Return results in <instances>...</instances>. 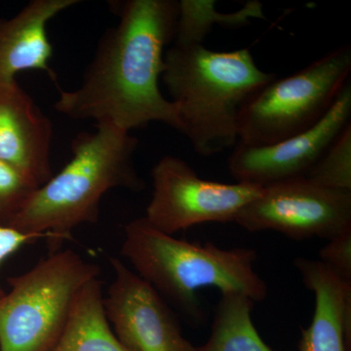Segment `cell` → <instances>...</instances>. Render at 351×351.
<instances>
[{"label": "cell", "instance_id": "cell-1", "mask_svg": "<svg viewBox=\"0 0 351 351\" xmlns=\"http://www.w3.org/2000/svg\"><path fill=\"white\" fill-rule=\"evenodd\" d=\"M110 7L119 23L101 36L82 85L73 91L58 87L55 110L127 132L154 121L180 131L177 108L158 86L164 50L175 38L179 1L117 0Z\"/></svg>", "mask_w": 351, "mask_h": 351}, {"label": "cell", "instance_id": "cell-2", "mask_svg": "<svg viewBox=\"0 0 351 351\" xmlns=\"http://www.w3.org/2000/svg\"><path fill=\"white\" fill-rule=\"evenodd\" d=\"M138 138L129 132L97 124L71 142L73 157L56 176L39 186L7 226L46 237L50 254L59 251L73 230L98 221L101 197L112 189L141 191L145 182L134 164Z\"/></svg>", "mask_w": 351, "mask_h": 351}, {"label": "cell", "instance_id": "cell-3", "mask_svg": "<svg viewBox=\"0 0 351 351\" xmlns=\"http://www.w3.org/2000/svg\"><path fill=\"white\" fill-rule=\"evenodd\" d=\"M164 64L161 77L177 108L180 132L202 156L239 143L241 108L276 78L258 68L248 49L219 52L174 43L164 53Z\"/></svg>", "mask_w": 351, "mask_h": 351}, {"label": "cell", "instance_id": "cell-4", "mask_svg": "<svg viewBox=\"0 0 351 351\" xmlns=\"http://www.w3.org/2000/svg\"><path fill=\"white\" fill-rule=\"evenodd\" d=\"M121 254L138 276L195 318H200L197 292L203 288L242 293L254 302L269 294L256 272L255 249H223L211 242L175 239L152 228L144 217L125 226Z\"/></svg>", "mask_w": 351, "mask_h": 351}, {"label": "cell", "instance_id": "cell-5", "mask_svg": "<svg viewBox=\"0 0 351 351\" xmlns=\"http://www.w3.org/2000/svg\"><path fill=\"white\" fill-rule=\"evenodd\" d=\"M100 267L73 250L49 254L29 271L10 277L0 298V351H51L85 284Z\"/></svg>", "mask_w": 351, "mask_h": 351}, {"label": "cell", "instance_id": "cell-6", "mask_svg": "<svg viewBox=\"0 0 351 351\" xmlns=\"http://www.w3.org/2000/svg\"><path fill=\"white\" fill-rule=\"evenodd\" d=\"M350 73L351 47L346 44L293 75L276 77L241 108L239 142L276 144L315 125L350 82Z\"/></svg>", "mask_w": 351, "mask_h": 351}, {"label": "cell", "instance_id": "cell-7", "mask_svg": "<svg viewBox=\"0 0 351 351\" xmlns=\"http://www.w3.org/2000/svg\"><path fill=\"white\" fill-rule=\"evenodd\" d=\"M152 196L144 219L166 234L207 223L235 221L240 211L260 195L262 188L243 182L201 179L179 157H162L152 168Z\"/></svg>", "mask_w": 351, "mask_h": 351}, {"label": "cell", "instance_id": "cell-8", "mask_svg": "<svg viewBox=\"0 0 351 351\" xmlns=\"http://www.w3.org/2000/svg\"><path fill=\"white\" fill-rule=\"evenodd\" d=\"M234 223L249 232L331 240L351 228V191L323 188L306 177L276 182L262 188Z\"/></svg>", "mask_w": 351, "mask_h": 351}, {"label": "cell", "instance_id": "cell-9", "mask_svg": "<svg viewBox=\"0 0 351 351\" xmlns=\"http://www.w3.org/2000/svg\"><path fill=\"white\" fill-rule=\"evenodd\" d=\"M351 85L343 88L329 112L307 130L269 145L237 143L228 169L237 182L265 186L306 177L339 133L350 123Z\"/></svg>", "mask_w": 351, "mask_h": 351}, {"label": "cell", "instance_id": "cell-10", "mask_svg": "<svg viewBox=\"0 0 351 351\" xmlns=\"http://www.w3.org/2000/svg\"><path fill=\"white\" fill-rule=\"evenodd\" d=\"M110 262L114 279L104 304L122 345L129 351H195L162 295L119 258Z\"/></svg>", "mask_w": 351, "mask_h": 351}, {"label": "cell", "instance_id": "cell-11", "mask_svg": "<svg viewBox=\"0 0 351 351\" xmlns=\"http://www.w3.org/2000/svg\"><path fill=\"white\" fill-rule=\"evenodd\" d=\"M53 127L18 82L0 85V160L38 188L53 177Z\"/></svg>", "mask_w": 351, "mask_h": 351}, {"label": "cell", "instance_id": "cell-12", "mask_svg": "<svg viewBox=\"0 0 351 351\" xmlns=\"http://www.w3.org/2000/svg\"><path fill=\"white\" fill-rule=\"evenodd\" d=\"M294 265L315 298L313 320L302 329L300 351H350L351 283L321 261L297 258Z\"/></svg>", "mask_w": 351, "mask_h": 351}, {"label": "cell", "instance_id": "cell-13", "mask_svg": "<svg viewBox=\"0 0 351 351\" xmlns=\"http://www.w3.org/2000/svg\"><path fill=\"white\" fill-rule=\"evenodd\" d=\"M78 0H32L17 15L0 18V85L16 82L21 71H45L57 84V75L50 68L53 47L47 24L55 16Z\"/></svg>", "mask_w": 351, "mask_h": 351}, {"label": "cell", "instance_id": "cell-14", "mask_svg": "<svg viewBox=\"0 0 351 351\" xmlns=\"http://www.w3.org/2000/svg\"><path fill=\"white\" fill-rule=\"evenodd\" d=\"M104 299L98 278L85 284L51 351H129L110 326Z\"/></svg>", "mask_w": 351, "mask_h": 351}, {"label": "cell", "instance_id": "cell-15", "mask_svg": "<svg viewBox=\"0 0 351 351\" xmlns=\"http://www.w3.org/2000/svg\"><path fill=\"white\" fill-rule=\"evenodd\" d=\"M254 304L242 293H221L210 338L195 351H274L263 341L252 320Z\"/></svg>", "mask_w": 351, "mask_h": 351}, {"label": "cell", "instance_id": "cell-16", "mask_svg": "<svg viewBox=\"0 0 351 351\" xmlns=\"http://www.w3.org/2000/svg\"><path fill=\"white\" fill-rule=\"evenodd\" d=\"M211 0H181L179 1L174 43L181 45H201L214 25L240 27L250 24L252 18L265 19L263 4L250 1L237 12L219 13Z\"/></svg>", "mask_w": 351, "mask_h": 351}, {"label": "cell", "instance_id": "cell-17", "mask_svg": "<svg viewBox=\"0 0 351 351\" xmlns=\"http://www.w3.org/2000/svg\"><path fill=\"white\" fill-rule=\"evenodd\" d=\"M306 177L323 188L351 191V123L335 138Z\"/></svg>", "mask_w": 351, "mask_h": 351}, {"label": "cell", "instance_id": "cell-18", "mask_svg": "<svg viewBox=\"0 0 351 351\" xmlns=\"http://www.w3.org/2000/svg\"><path fill=\"white\" fill-rule=\"evenodd\" d=\"M36 189L19 171L0 160V223L7 226Z\"/></svg>", "mask_w": 351, "mask_h": 351}, {"label": "cell", "instance_id": "cell-19", "mask_svg": "<svg viewBox=\"0 0 351 351\" xmlns=\"http://www.w3.org/2000/svg\"><path fill=\"white\" fill-rule=\"evenodd\" d=\"M319 257L341 280L351 283V228L329 240L319 251Z\"/></svg>", "mask_w": 351, "mask_h": 351}, {"label": "cell", "instance_id": "cell-20", "mask_svg": "<svg viewBox=\"0 0 351 351\" xmlns=\"http://www.w3.org/2000/svg\"><path fill=\"white\" fill-rule=\"evenodd\" d=\"M40 239H46V237L39 234H27V233L18 232L10 226L0 223V265L6 258L20 250L24 245ZM5 293V291L0 287V298Z\"/></svg>", "mask_w": 351, "mask_h": 351}]
</instances>
